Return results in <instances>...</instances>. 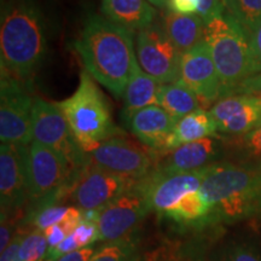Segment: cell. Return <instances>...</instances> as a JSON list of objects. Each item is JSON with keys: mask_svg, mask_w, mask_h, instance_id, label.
<instances>
[{"mask_svg": "<svg viewBox=\"0 0 261 261\" xmlns=\"http://www.w3.org/2000/svg\"><path fill=\"white\" fill-rule=\"evenodd\" d=\"M73 236L76 240L80 248H86L96 241H99V230L98 224L92 221L83 220L79 226L75 228Z\"/></svg>", "mask_w": 261, "mask_h": 261, "instance_id": "cell-30", "label": "cell"}, {"mask_svg": "<svg viewBox=\"0 0 261 261\" xmlns=\"http://www.w3.org/2000/svg\"><path fill=\"white\" fill-rule=\"evenodd\" d=\"M211 261H261V252L247 241H230L215 250Z\"/></svg>", "mask_w": 261, "mask_h": 261, "instance_id": "cell-28", "label": "cell"}, {"mask_svg": "<svg viewBox=\"0 0 261 261\" xmlns=\"http://www.w3.org/2000/svg\"><path fill=\"white\" fill-rule=\"evenodd\" d=\"M159 23L181 56L204 40L205 25L197 15H182L166 9Z\"/></svg>", "mask_w": 261, "mask_h": 261, "instance_id": "cell-20", "label": "cell"}, {"mask_svg": "<svg viewBox=\"0 0 261 261\" xmlns=\"http://www.w3.org/2000/svg\"><path fill=\"white\" fill-rule=\"evenodd\" d=\"M100 11L120 27L137 33L155 23L156 10L148 0H102Z\"/></svg>", "mask_w": 261, "mask_h": 261, "instance_id": "cell-19", "label": "cell"}, {"mask_svg": "<svg viewBox=\"0 0 261 261\" xmlns=\"http://www.w3.org/2000/svg\"><path fill=\"white\" fill-rule=\"evenodd\" d=\"M136 181L85 162L71 173L68 197L83 212H100Z\"/></svg>", "mask_w": 261, "mask_h": 261, "instance_id": "cell-9", "label": "cell"}, {"mask_svg": "<svg viewBox=\"0 0 261 261\" xmlns=\"http://www.w3.org/2000/svg\"><path fill=\"white\" fill-rule=\"evenodd\" d=\"M151 261H198V260L194 259V257H191L190 255L187 256V255H184V254H180V255H179V256L171 255V256L167 257V259H165V260L155 259V260H151Z\"/></svg>", "mask_w": 261, "mask_h": 261, "instance_id": "cell-38", "label": "cell"}, {"mask_svg": "<svg viewBox=\"0 0 261 261\" xmlns=\"http://www.w3.org/2000/svg\"><path fill=\"white\" fill-rule=\"evenodd\" d=\"M225 12L247 33L261 22V0H223Z\"/></svg>", "mask_w": 261, "mask_h": 261, "instance_id": "cell-26", "label": "cell"}, {"mask_svg": "<svg viewBox=\"0 0 261 261\" xmlns=\"http://www.w3.org/2000/svg\"><path fill=\"white\" fill-rule=\"evenodd\" d=\"M151 211L139 180L99 212V241L114 242L133 236L139 224Z\"/></svg>", "mask_w": 261, "mask_h": 261, "instance_id": "cell-11", "label": "cell"}, {"mask_svg": "<svg viewBox=\"0 0 261 261\" xmlns=\"http://www.w3.org/2000/svg\"><path fill=\"white\" fill-rule=\"evenodd\" d=\"M96 250L91 247L81 248V249L74 250V252L65 254L56 261H91Z\"/></svg>", "mask_w": 261, "mask_h": 261, "instance_id": "cell-37", "label": "cell"}, {"mask_svg": "<svg viewBox=\"0 0 261 261\" xmlns=\"http://www.w3.org/2000/svg\"><path fill=\"white\" fill-rule=\"evenodd\" d=\"M218 133L243 136L261 125V97L232 94L221 98L211 108Z\"/></svg>", "mask_w": 261, "mask_h": 261, "instance_id": "cell-17", "label": "cell"}, {"mask_svg": "<svg viewBox=\"0 0 261 261\" xmlns=\"http://www.w3.org/2000/svg\"><path fill=\"white\" fill-rule=\"evenodd\" d=\"M225 155L230 162L261 169V125L243 136L224 138Z\"/></svg>", "mask_w": 261, "mask_h": 261, "instance_id": "cell-24", "label": "cell"}, {"mask_svg": "<svg viewBox=\"0 0 261 261\" xmlns=\"http://www.w3.org/2000/svg\"><path fill=\"white\" fill-rule=\"evenodd\" d=\"M210 213V203L202 192L197 190L185 195L174 207H172L165 214V217L178 224L201 226V225H208Z\"/></svg>", "mask_w": 261, "mask_h": 261, "instance_id": "cell-25", "label": "cell"}, {"mask_svg": "<svg viewBox=\"0 0 261 261\" xmlns=\"http://www.w3.org/2000/svg\"><path fill=\"white\" fill-rule=\"evenodd\" d=\"M47 54L46 23L35 0H3L0 17V63L27 86Z\"/></svg>", "mask_w": 261, "mask_h": 261, "instance_id": "cell-2", "label": "cell"}, {"mask_svg": "<svg viewBox=\"0 0 261 261\" xmlns=\"http://www.w3.org/2000/svg\"><path fill=\"white\" fill-rule=\"evenodd\" d=\"M91 261H139L138 241L133 236L108 242L97 250Z\"/></svg>", "mask_w": 261, "mask_h": 261, "instance_id": "cell-27", "label": "cell"}, {"mask_svg": "<svg viewBox=\"0 0 261 261\" xmlns=\"http://www.w3.org/2000/svg\"><path fill=\"white\" fill-rule=\"evenodd\" d=\"M197 16H200L204 24L225 14L223 0H197Z\"/></svg>", "mask_w": 261, "mask_h": 261, "instance_id": "cell-31", "label": "cell"}, {"mask_svg": "<svg viewBox=\"0 0 261 261\" xmlns=\"http://www.w3.org/2000/svg\"><path fill=\"white\" fill-rule=\"evenodd\" d=\"M24 83L2 70L0 80V140L2 144L28 145L33 142L34 97Z\"/></svg>", "mask_w": 261, "mask_h": 261, "instance_id": "cell-7", "label": "cell"}, {"mask_svg": "<svg viewBox=\"0 0 261 261\" xmlns=\"http://www.w3.org/2000/svg\"><path fill=\"white\" fill-rule=\"evenodd\" d=\"M162 85L161 81L145 73L139 65L127 84L122 96L121 117L123 123L128 121L139 110L151 106H159V94Z\"/></svg>", "mask_w": 261, "mask_h": 261, "instance_id": "cell-21", "label": "cell"}, {"mask_svg": "<svg viewBox=\"0 0 261 261\" xmlns=\"http://www.w3.org/2000/svg\"><path fill=\"white\" fill-rule=\"evenodd\" d=\"M159 107L177 121L203 108L194 91L189 89L181 80L162 85L159 94Z\"/></svg>", "mask_w": 261, "mask_h": 261, "instance_id": "cell-23", "label": "cell"}, {"mask_svg": "<svg viewBox=\"0 0 261 261\" xmlns=\"http://www.w3.org/2000/svg\"><path fill=\"white\" fill-rule=\"evenodd\" d=\"M207 171L208 166L197 171L169 175H155L149 173L139 181L144 189L151 211L165 217V214L185 195L200 190Z\"/></svg>", "mask_w": 261, "mask_h": 261, "instance_id": "cell-16", "label": "cell"}, {"mask_svg": "<svg viewBox=\"0 0 261 261\" xmlns=\"http://www.w3.org/2000/svg\"><path fill=\"white\" fill-rule=\"evenodd\" d=\"M136 54L143 70L162 84L180 77L181 55L159 22L136 33Z\"/></svg>", "mask_w": 261, "mask_h": 261, "instance_id": "cell-12", "label": "cell"}, {"mask_svg": "<svg viewBox=\"0 0 261 261\" xmlns=\"http://www.w3.org/2000/svg\"><path fill=\"white\" fill-rule=\"evenodd\" d=\"M232 94H252V96L261 97V73L242 81Z\"/></svg>", "mask_w": 261, "mask_h": 261, "instance_id": "cell-34", "label": "cell"}, {"mask_svg": "<svg viewBox=\"0 0 261 261\" xmlns=\"http://www.w3.org/2000/svg\"><path fill=\"white\" fill-rule=\"evenodd\" d=\"M225 155L223 137H211L188 143L168 151H155V175H169L192 172L219 162Z\"/></svg>", "mask_w": 261, "mask_h": 261, "instance_id": "cell-13", "label": "cell"}, {"mask_svg": "<svg viewBox=\"0 0 261 261\" xmlns=\"http://www.w3.org/2000/svg\"><path fill=\"white\" fill-rule=\"evenodd\" d=\"M45 261H51V260H45Z\"/></svg>", "mask_w": 261, "mask_h": 261, "instance_id": "cell-40", "label": "cell"}, {"mask_svg": "<svg viewBox=\"0 0 261 261\" xmlns=\"http://www.w3.org/2000/svg\"><path fill=\"white\" fill-rule=\"evenodd\" d=\"M150 4L159 6V8H167L169 0H148Z\"/></svg>", "mask_w": 261, "mask_h": 261, "instance_id": "cell-39", "label": "cell"}, {"mask_svg": "<svg viewBox=\"0 0 261 261\" xmlns=\"http://www.w3.org/2000/svg\"><path fill=\"white\" fill-rule=\"evenodd\" d=\"M57 106L83 151L107 139L125 136L114 123L107 97L89 71H81L77 89Z\"/></svg>", "mask_w": 261, "mask_h": 261, "instance_id": "cell-4", "label": "cell"}, {"mask_svg": "<svg viewBox=\"0 0 261 261\" xmlns=\"http://www.w3.org/2000/svg\"><path fill=\"white\" fill-rule=\"evenodd\" d=\"M29 210L58 204L68 197V182L73 168L67 160L47 146L33 142L25 145Z\"/></svg>", "mask_w": 261, "mask_h": 261, "instance_id": "cell-6", "label": "cell"}, {"mask_svg": "<svg viewBox=\"0 0 261 261\" xmlns=\"http://www.w3.org/2000/svg\"><path fill=\"white\" fill-rule=\"evenodd\" d=\"M204 25V40L219 74L221 98L231 96L238 85L254 75L249 38L226 12Z\"/></svg>", "mask_w": 261, "mask_h": 261, "instance_id": "cell-5", "label": "cell"}, {"mask_svg": "<svg viewBox=\"0 0 261 261\" xmlns=\"http://www.w3.org/2000/svg\"><path fill=\"white\" fill-rule=\"evenodd\" d=\"M32 136L34 142L47 146L67 160L73 171L85 163V152L75 140L69 123L57 103L34 97Z\"/></svg>", "mask_w": 261, "mask_h": 261, "instance_id": "cell-10", "label": "cell"}, {"mask_svg": "<svg viewBox=\"0 0 261 261\" xmlns=\"http://www.w3.org/2000/svg\"><path fill=\"white\" fill-rule=\"evenodd\" d=\"M74 232L73 228H70L69 226H67V224H64L63 221L61 223L52 225V226L47 227L46 230L44 231L45 237H46L47 243H48V250L54 249L55 247H57L58 244L67 238L68 236H70L71 233Z\"/></svg>", "mask_w": 261, "mask_h": 261, "instance_id": "cell-32", "label": "cell"}, {"mask_svg": "<svg viewBox=\"0 0 261 261\" xmlns=\"http://www.w3.org/2000/svg\"><path fill=\"white\" fill-rule=\"evenodd\" d=\"M29 203L25 145L0 146V204L2 213L11 217Z\"/></svg>", "mask_w": 261, "mask_h": 261, "instance_id": "cell-15", "label": "cell"}, {"mask_svg": "<svg viewBox=\"0 0 261 261\" xmlns=\"http://www.w3.org/2000/svg\"><path fill=\"white\" fill-rule=\"evenodd\" d=\"M84 152L85 162L132 180L145 178L155 163L154 150L130 142L123 136L98 143Z\"/></svg>", "mask_w": 261, "mask_h": 261, "instance_id": "cell-8", "label": "cell"}, {"mask_svg": "<svg viewBox=\"0 0 261 261\" xmlns=\"http://www.w3.org/2000/svg\"><path fill=\"white\" fill-rule=\"evenodd\" d=\"M175 123L177 120L161 107L151 106L137 112L125 126L143 145L155 151H163Z\"/></svg>", "mask_w": 261, "mask_h": 261, "instance_id": "cell-18", "label": "cell"}, {"mask_svg": "<svg viewBox=\"0 0 261 261\" xmlns=\"http://www.w3.org/2000/svg\"><path fill=\"white\" fill-rule=\"evenodd\" d=\"M198 97L202 107H213L221 98V84L205 40L181 56L180 77Z\"/></svg>", "mask_w": 261, "mask_h": 261, "instance_id": "cell-14", "label": "cell"}, {"mask_svg": "<svg viewBox=\"0 0 261 261\" xmlns=\"http://www.w3.org/2000/svg\"><path fill=\"white\" fill-rule=\"evenodd\" d=\"M12 227L10 215L2 213V225H0V253L4 252L9 244L12 242Z\"/></svg>", "mask_w": 261, "mask_h": 261, "instance_id": "cell-35", "label": "cell"}, {"mask_svg": "<svg viewBox=\"0 0 261 261\" xmlns=\"http://www.w3.org/2000/svg\"><path fill=\"white\" fill-rule=\"evenodd\" d=\"M22 234H17L14 237L12 242L9 244L4 252H2L0 261H21L19 260V247L22 242Z\"/></svg>", "mask_w": 261, "mask_h": 261, "instance_id": "cell-36", "label": "cell"}, {"mask_svg": "<svg viewBox=\"0 0 261 261\" xmlns=\"http://www.w3.org/2000/svg\"><path fill=\"white\" fill-rule=\"evenodd\" d=\"M133 34L104 16L93 14L86 18L74 42L85 70L117 98L123 96L139 67Z\"/></svg>", "mask_w": 261, "mask_h": 261, "instance_id": "cell-1", "label": "cell"}, {"mask_svg": "<svg viewBox=\"0 0 261 261\" xmlns=\"http://www.w3.org/2000/svg\"><path fill=\"white\" fill-rule=\"evenodd\" d=\"M247 34L249 38L250 48H252L254 75H255L261 73V22Z\"/></svg>", "mask_w": 261, "mask_h": 261, "instance_id": "cell-33", "label": "cell"}, {"mask_svg": "<svg viewBox=\"0 0 261 261\" xmlns=\"http://www.w3.org/2000/svg\"><path fill=\"white\" fill-rule=\"evenodd\" d=\"M48 250V243L44 231L34 230L22 237L19 247L21 261H45Z\"/></svg>", "mask_w": 261, "mask_h": 261, "instance_id": "cell-29", "label": "cell"}, {"mask_svg": "<svg viewBox=\"0 0 261 261\" xmlns=\"http://www.w3.org/2000/svg\"><path fill=\"white\" fill-rule=\"evenodd\" d=\"M200 191L210 203V224H233L261 212V169L225 161L208 166Z\"/></svg>", "mask_w": 261, "mask_h": 261, "instance_id": "cell-3", "label": "cell"}, {"mask_svg": "<svg viewBox=\"0 0 261 261\" xmlns=\"http://www.w3.org/2000/svg\"><path fill=\"white\" fill-rule=\"evenodd\" d=\"M211 137H219L217 125L211 113L202 108L178 120L163 151Z\"/></svg>", "mask_w": 261, "mask_h": 261, "instance_id": "cell-22", "label": "cell"}]
</instances>
